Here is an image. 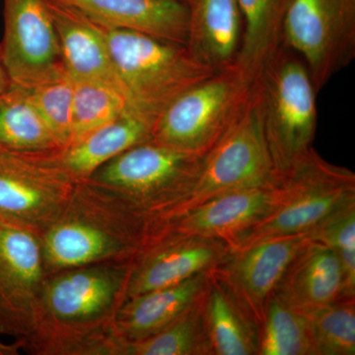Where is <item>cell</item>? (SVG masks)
Segmentation results:
<instances>
[{"label": "cell", "mask_w": 355, "mask_h": 355, "mask_svg": "<svg viewBox=\"0 0 355 355\" xmlns=\"http://www.w3.org/2000/svg\"><path fill=\"white\" fill-rule=\"evenodd\" d=\"M119 355H212L205 322V291L181 316L156 335L137 342L121 340Z\"/></svg>", "instance_id": "24"}, {"label": "cell", "mask_w": 355, "mask_h": 355, "mask_svg": "<svg viewBox=\"0 0 355 355\" xmlns=\"http://www.w3.org/2000/svg\"><path fill=\"white\" fill-rule=\"evenodd\" d=\"M203 157L153 140L128 149L90 177L164 228L179 202L197 183Z\"/></svg>", "instance_id": "7"}, {"label": "cell", "mask_w": 355, "mask_h": 355, "mask_svg": "<svg viewBox=\"0 0 355 355\" xmlns=\"http://www.w3.org/2000/svg\"><path fill=\"white\" fill-rule=\"evenodd\" d=\"M279 181L252 93L240 118L203 157L197 183L177 205L167 223L224 193L277 186Z\"/></svg>", "instance_id": "9"}, {"label": "cell", "mask_w": 355, "mask_h": 355, "mask_svg": "<svg viewBox=\"0 0 355 355\" xmlns=\"http://www.w3.org/2000/svg\"><path fill=\"white\" fill-rule=\"evenodd\" d=\"M107 29L128 30L186 46L188 14L178 0H53Z\"/></svg>", "instance_id": "16"}, {"label": "cell", "mask_w": 355, "mask_h": 355, "mask_svg": "<svg viewBox=\"0 0 355 355\" xmlns=\"http://www.w3.org/2000/svg\"><path fill=\"white\" fill-rule=\"evenodd\" d=\"M11 84L10 78L7 73L6 67L2 60L1 51H0V93L3 92L6 89L9 87Z\"/></svg>", "instance_id": "32"}, {"label": "cell", "mask_w": 355, "mask_h": 355, "mask_svg": "<svg viewBox=\"0 0 355 355\" xmlns=\"http://www.w3.org/2000/svg\"><path fill=\"white\" fill-rule=\"evenodd\" d=\"M243 34L236 62L253 78L266 58L280 44L284 0H237Z\"/></svg>", "instance_id": "25"}, {"label": "cell", "mask_w": 355, "mask_h": 355, "mask_svg": "<svg viewBox=\"0 0 355 355\" xmlns=\"http://www.w3.org/2000/svg\"><path fill=\"white\" fill-rule=\"evenodd\" d=\"M258 355H314L307 317L275 293L258 329Z\"/></svg>", "instance_id": "26"}, {"label": "cell", "mask_w": 355, "mask_h": 355, "mask_svg": "<svg viewBox=\"0 0 355 355\" xmlns=\"http://www.w3.org/2000/svg\"><path fill=\"white\" fill-rule=\"evenodd\" d=\"M207 273L128 298L114 321V336L123 342H137L156 335L200 297Z\"/></svg>", "instance_id": "20"}, {"label": "cell", "mask_w": 355, "mask_h": 355, "mask_svg": "<svg viewBox=\"0 0 355 355\" xmlns=\"http://www.w3.org/2000/svg\"><path fill=\"white\" fill-rule=\"evenodd\" d=\"M231 252L221 238L165 231L133 263L128 298L211 272Z\"/></svg>", "instance_id": "14"}, {"label": "cell", "mask_w": 355, "mask_h": 355, "mask_svg": "<svg viewBox=\"0 0 355 355\" xmlns=\"http://www.w3.org/2000/svg\"><path fill=\"white\" fill-rule=\"evenodd\" d=\"M25 89L33 106L60 144L64 148L69 146L72 139L73 81L65 76Z\"/></svg>", "instance_id": "30"}, {"label": "cell", "mask_w": 355, "mask_h": 355, "mask_svg": "<svg viewBox=\"0 0 355 355\" xmlns=\"http://www.w3.org/2000/svg\"><path fill=\"white\" fill-rule=\"evenodd\" d=\"M188 14L186 46L198 62L216 70L234 64L242 41L237 0H178Z\"/></svg>", "instance_id": "19"}, {"label": "cell", "mask_w": 355, "mask_h": 355, "mask_svg": "<svg viewBox=\"0 0 355 355\" xmlns=\"http://www.w3.org/2000/svg\"><path fill=\"white\" fill-rule=\"evenodd\" d=\"M22 350L20 340H15L12 343L0 342V355H17Z\"/></svg>", "instance_id": "31"}, {"label": "cell", "mask_w": 355, "mask_h": 355, "mask_svg": "<svg viewBox=\"0 0 355 355\" xmlns=\"http://www.w3.org/2000/svg\"><path fill=\"white\" fill-rule=\"evenodd\" d=\"M307 235L338 254L345 279L343 298H355V202L336 210Z\"/></svg>", "instance_id": "29"}, {"label": "cell", "mask_w": 355, "mask_h": 355, "mask_svg": "<svg viewBox=\"0 0 355 355\" xmlns=\"http://www.w3.org/2000/svg\"><path fill=\"white\" fill-rule=\"evenodd\" d=\"M46 277L39 236L0 226L1 335L15 340L30 335Z\"/></svg>", "instance_id": "12"}, {"label": "cell", "mask_w": 355, "mask_h": 355, "mask_svg": "<svg viewBox=\"0 0 355 355\" xmlns=\"http://www.w3.org/2000/svg\"><path fill=\"white\" fill-rule=\"evenodd\" d=\"M101 28L130 109L149 120L154 121L178 96L217 71L198 62L184 44Z\"/></svg>", "instance_id": "4"}, {"label": "cell", "mask_w": 355, "mask_h": 355, "mask_svg": "<svg viewBox=\"0 0 355 355\" xmlns=\"http://www.w3.org/2000/svg\"><path fill=\"white\" fill-rule=\"evenodd\" d=\"M132 263L76 266L48 275L30 335L34 355H116L114 324L128 299Z\"/></svg>", "instance_id": "1"}, {"label": "cell", "mask_w": 355, "mask_h": 355, "mask_svg": "<svg viewBox=\"0 0 355 355\" xmlns=\"http://www.w3.org/2000/svg\"><path fill=\"white\" fill-rule=\"evenodd\" d=\"M317 93L304 60L282 43L254 76V102L280 177L313 147L318 123Z\"/></svg>", "instance_id": "3"}, {"label": "cell", "mask_w": 355, "mask_h": 355, "mask_svg": "<svg viewBox=\"0 0 355 355\" xmlns=\"http://www.w3.org/2000/svg\"><path fill=\"white\" fill-rule=\"evenodd\" d=\"M205 314L212 355H258V329L214 272L207 273Z\"/></svg>", "instance_id": "22"}, {"label": "cell", "mask_w": 355, "mask_h": 355, "mask_svg": "<svg viewBox=\"0 0 355 355\" xmlns=\"http://www.w3.org/2000/svg\"><path fill=\"white\" fill-rule=\"evenodd\" d=\"M2 60L11 83L32 88L67 76L46 0H3Z\"/></svg>", "instance_id": "11"}, {"label": "cell", "mask_w": 355, "mask_h": 355, "mask_svg": "<svg viewBox=\"0 0 355 355\" xmlns=\"http://www.w3.org/2000/svg\"><path fill=\"white\" fill-rule=\"evenodd\" d=\"M343 287L338 254L310 241L287 266L273 293L291 309L307 315L343 299Z\"/></svg>", "instance_id": "17"}, {"label": "cell", "mask_w": 355, "mask_h": 355, "mask_svg": "<svg viewBox=\"0 0 355 355\" xmlns=\"http://www.w3.org/2000/svg\"><path fill=\"white\" fill-rule=\"evenodd\" d=\"M73 84L70 144L130 110L125 93L116 84L97 80L73 81Z\"/></svg>", "instance_id": "27"}, {"label": "cell", "mask_w": 355, "mask_h": 355, "mask_svg": "<svg viewBox=\"0 0 355 355\" xmlns=\"http://www.w3.org/2000/svg\"><path fill=\"white\" fill-rule=\"evenodd\" d=\"M254 78L237 62L173 100L153 121V141L205 157L247 108Z\"/></svg>", "instance_id": "5"}, {"label": "cell", "mask_w": 355, "mask_h": 355, "mask_svg": "<svg viewBox=\"0 0 355 355\" xmlns=\"http://www.w3.org/2000/svg\"><path fill=\"white\" fill-rule=\"evenodd\" d=\"M307 234L286 236L232 250L211 270L230 292L257 329L266 303L296 254L309 243Z\"/></svg>", "instance_id": "13"}, {"label": "cell", "mask_w": 355, "mask_h": 355, "mask_svg": "<svg viewBox=\"0 0 355 355\" xmlns=\"http://www.w3.org/2000/svg\"><path fill=\"white\" fill-rule=\"evenodd\" d=\"M46 4L67 76L72 81H104L120 86L102 28L71 7L53 0H46Z\"/></svg>", "instance_id": "18"}, {"label": "cell", "mask_w": 355, "mask_h": 355, "mask_svg": "<svg viewBox=\"0 0 355 355\" xmlns=\"http://www.w3.org/2000/svg\"><path fill=\"white\" fill-rule=\"evenodd\" d=\"M60 151L0 148V226L41 237L62 216L77 179L62 163Z\"/></svg>", "instance_id": "8"}, {"label": "cell", "mask_w": 355, "mask_h": 355, "mask_svg": "<svg viewBox=\"0 0 355 355\" xmlns=\"http://www.w3.org/2000/svg\"><path fill=\"white\" fill-rule=\"evenodd\" d=\"M282 200L279 183L230 191L169 222L164 231L221 238L230 244L236 236L272 214Z\"/></svg>", "instance_id": "15"}, {"label": "cell", "mask_w": 355, "mask_h": 355, "mask_svg": "<svg viewBox=\"0 0 355 355\" xmlns=\"http://www.w3.org/2000/svg\"><path fill=\"white\" fill-rule=\"evenodd\" d=\"M164 233L148 216L90 179L77 180L67 207L41 239L51 273L102 263H132Z\"/></svg>", "instance_id": "2"}, {"label": "cell", "mask_w": 355, "mask_h": 355, "mask_svg": "<svg viewBox=\"0 0 355 355\" xmlns=\"http://www.w3.org/2000/svg\"><path fill=\"white\" fill-rule=\"evenodd\" d=\"M282 200L272 214L236 236L232 250L256 243L307 234L336 210L355 202V175L329 163L311 148L280 178Z\"/></svg>", "instance_id": "6"}, {"label": "cell", "mask_w": 355, "mask_h": 355, "mask_svg": "<svg viewBox=\"0 0 355 355\" xmlns=\"http://www.w3.org/2000/svg\"><path fill=\"white\" fill-rule=\"evenodd\" d=\"M314 355L355 354V298H343L305 315Z\"/></svg>", "instance_id": "28"}, {"label": "cell", "mask_w": 355, "mask_h": 355, "mask_svg": "<svg viewBox=\"0 0 355 355\" xmlns=\"http://www.w3.org/2000/svg\"><path fill=\"white\" fill-rule=\"evenodd\" d=\"M279 41L304 60L319 92L355 58V0H284Z\"/></svg>", "instance_id": "10"}, {"label": "cell", "mask_w": 355, "mask_h": 355, "mask_svg": "<svg viewBox=\"0 0 355 355\" xmlns=\"http://www.w3.org/2000/svg\"><path fill=\"white\" fill-rule=\"evenodd\" d=\"M0 148L17 153L64 149L33 106L26 89L14 83L0 93Z\"/></svg>", "instance_id": "23"}, {"label": "cell", "mask_w": 355, "mask_h": 355, "mask_svg": "<svg viewBox=\"0 0 355 355\" xmlns=\"http://www.w3.org/2000/svg\"><path fill=\"white\" fill-rule=\"evenodd\" d=\"M153 128V121L128 110L64 147L60 157L76 179H87L105 163L128 149L151 141Z\"/></svg>", "instance_id": "21"}]
</instances>
